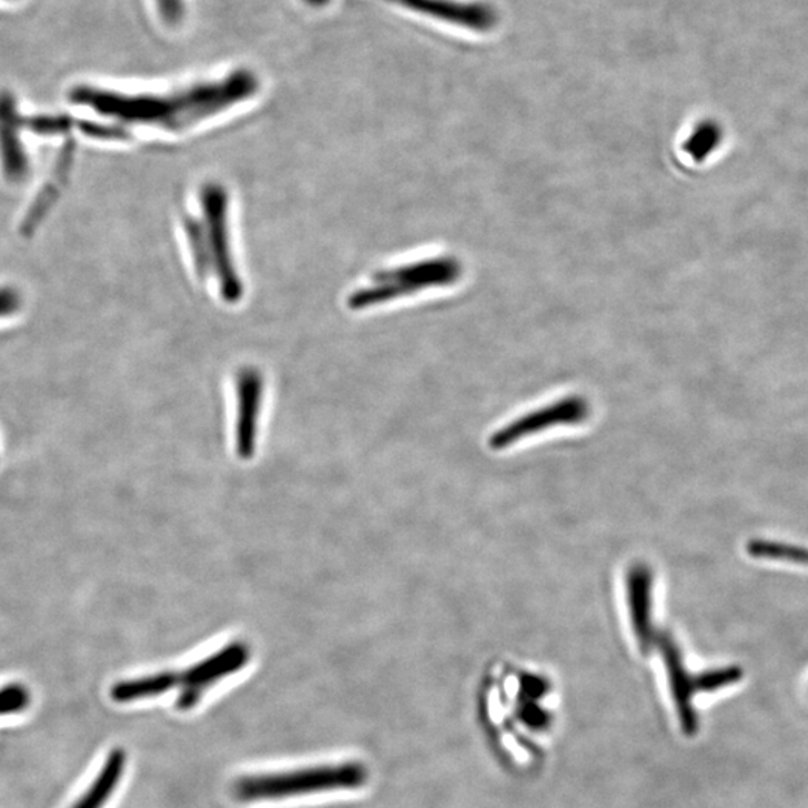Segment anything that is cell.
<instances>
[{"label":"cell","instance_id":"4","mask_svg":"<svg viewBox=\"0 0 808 808\" xmlns=\"http://www.w3.org/2000/svg\"><path fill=\"white\" fill-rule=\"evenodd\" d=\"M249 657H251V653H249L248 646L234 643L184 670L180 676L183 690L178 699L179 710L186 711L195 707L209 686L222 680L223 677L238 673L248 664Z\"/></svg>","mask_w":808,"mask_h":808},{"label":"cell","instance_id":"2","mask_svg":"<svg viewBox=\"0 0 808 808\" xmlns=\"http://www.w3.org/2000/svg\"><path fill=\"white\" fill-rule=\"evenodd\" d=\"M367 780L368 771L363 764L322 765L299 771L243 777L235 784L234 794L242 801H262L326 790L358 789Z\"/></svg>","mask_w":808,"mask_h":808},{"label":"cell","instance_id":"3","mask_svg":"<svg viewBox=\"0 0 808 808\" xmlns=\"http://www.w3.org/2000/svg\"><path fill=\"white\" fill-rule=\"evenodd\" d=\"M384 2L472 32H492L498 23L496 8L478 0H384Z\"/></svg>","mask_w":808,"mask_h":808},{"label":"cell","instance_id":"14","mask_svg":"<svg viewBox=\"0 0 808 808\" xmlns=\"http://www.w3.org/2000/svg\"><path fill=\"white\" fill-rule=\"evenodd\" d=\"M694 137L699 140H694L691 150H694L695 154H705L710 152L713 145L719 143L720 129L715 123H704L700 124L699 131Z\"/></svg>","mask_w":808,"mask_h":808},{"label":"cell","instance_id":"5","mask_svg":"<svg viewBox=\"0 0 808 808\" xmlns=\"http://www.w3.org/2000/svg\"><path fill=\"white\" fill-rule=\"evenodd\" d=\"M586 412L587 406L582 398L563 400V402L554 404V406L524 416L517 423L511 424L508 428L502 430L493 437L492 445L494 448H502V446L518 441L524 434L537 432V430H543L548 425L578 423V421L586 418Z\"/></svg>","mask_w":808,"mask_h":808},{"label":"cell","instance_id":"15","mask_svg":"<svg viewBox=\"0 0 808 808\" xmlns=\"http://www.w3.org/2000/svg\"><path fill=\"white\" fill-rule=\"evenodd\" d=\"M518 715L519 719H522L528 728L535 730L548 728L549 715L547 711L543 710V708L537 707L536 704H524Z\"/></svg>","mask_w":808,"mask_h":808},{"label":"cell","instance_id":"13","mask_svg":"<svg viewBox=\"0 0 808 808\" xmlns=\"http://www.w3.org/2000/svg\"><path fill=\"white\" fill-rule=\"evenodd\" d=\"M159 16L166 26H179L186 16V2L184 0H154Z\"/></svg>","mask_w":808,"mask_h":808},{"label":"cell","instance_id":"16","mask_svg":"<svg viewBox=\"0 0 808 808\" xmlns=\"http://www.w3.org/2000/svg\"><path fill=\"white\" fill-rule=\"evenodd\" d=\"M523 691L527 695L528 699H537L544 696L548 691L547 681L539 677H524L522 681Z\"/></svg>","mask_w":808,"mask_h":808},{"label":"cell","instance_id":"8","mask_svg":"<svg viewBox=\"0 0 808 808\" xmlns=\"http://www.w3.org/2000/svg\"><path fill=\"white\" fill-rule=\"evenodd\" d=\"M650 572L646 567H636L630 572L629 596L632 608V620H634L635 634L642 644L643 650H647L653 643V630L650 622Z\"/></svg>","mask_w":808,"mask_h":808},{"label":"cell","instance_id":"9","mask_svg":"<svg viewBox=\"0 0 808 808\" xmlns=\"http://www.w3.org/2000/svg\"><path fill=\"white\" fill-rule=\"evenodd\" d=\"M127 767V754L123 749H114L107 758L104 767L98 779L90 786L88 792L77 801L72 808H102L109 801L111 794L118 788Z\"/></svg>","mask_w":808,"mask_h":808},{"label":"cell","instance_id":"1","mask_svg":"<svg viewBox=\"0 0 808 808\" xmlns=\"http://www.w3.org/2000/svg\"><path fill=\"white\" fill-rule=\"evenodd\" d=\"M255 75L235 71L221 80L191 85L170 94H122L101 89L79 88L72 92L77 104L92 107L109 115L132 122L168 124L182 128L184 123L208 118L238 104L256 92Z\"/></svg>","mask_w":808,"mask_h":808},{"label":"cell","instance_id":"17","mask_svg":"<svg viewBox=\"0 0 808 808\" xmlns=\"http://www.w3.org/2000/svg\"><path fill=\"white\" fill-rule=\"evenodd\" d=\"M311 2L321 3V2H325V0H311Z\"/></svg>","mask_w":808,"mask_h":808},{"label":"cell","instance_id":"11","mask_svg":"<svg viewBox=\"0 0 808 808\" xmlns=\"http://www.w3.org/2000/svg\"><path fill=\"white\" fill-rule=\"evenodd\" d=\"M741 669L737 666L730 668L713 669L699 674L694 678L695 691H715L741 680Z\"/></svg>","mask_w":808,"mask_h":808},{"label":"cell","instance_id":"7","mask_svg":"<svg viewBox=\"0 0 808 808\" xmlns=\"http://www.w3.org/2000/svg\"><path fill=\"white\" fill-rule=\"evenodd\" d=\"M239 421L235 444L238 454L248 459L255 454L257 415H260L261 380L255 372H244L239 380Z\"/></svg>","mask_w":808,"mask_h":808},{"label":"cell","instance_id":"6","mask_svg":"<svg viewBox=\"0 0 808 808\" xmlns=\"http://www.w3.org/2000/svg\"><path fill=\"white\" fill-rule=\"evenodd\" d=\"M660 648L661 653H664L666 670H668L670 689H673L674 700H676L681 729L687 735H694L698 730V719H696L695 708L691 705V696L696 694L694 678L687 674L681 653L673 639L664 636L660 639Z\"/></svg>","mask_w":808,"mask_h":808},{"label":"cell","instance_id":"10","mask_svg":"<svg viewBox=\"0 0 808 808\" xmlns=\"http://www.w3.org/2000/svg\"><path fill=\"white\" fill-rule=\"evenodd\" d=\"M180 685V676L175 673H159L154 676L137 678V680L120 681L111 689V698L115 703H132L143 698H152L166 694Z\"/></svg>","mask_w":808,"mask_h":808},{"label":"cell","instance_id":"12","mask_svg":"<svg viewBox=\"0 0 808 808\" xmlns=\"http://www.w3.org/2000/svg\"><path fill=\"white\" fill-rule=\"evenodd\" d=\"M29 691L21 685H8L0 689V716L12 715L28 708Z\"/></svg>","mask_w":808,"mask_h":808}]
</instances>
